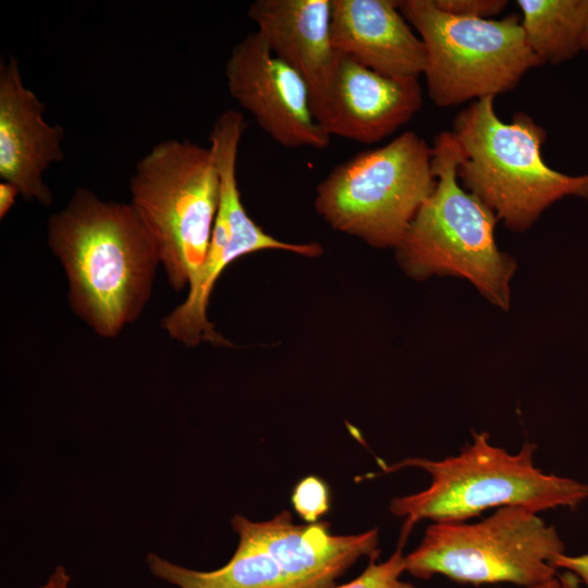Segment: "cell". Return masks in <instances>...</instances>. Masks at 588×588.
Returning a JSON list of instances; mask_svg holds the SVG:
<instances>
[{
  "label": "cell",
  "instance_id": "obj_1",
  "mask_svg": "<svg viewBox=\"0 0 588 588\" xmlns=\"http://www.w3.org/2000/svg\"><path fill=\"white\" fill-rule=\"evenodd\" d=\"M47 238L65 271L73 311L99 335L114 338L140 316L160 259L131 204L78 187L49 218Z\"/></svg>",
  "mask_w": 588,
  "mask_h": 588
},
{
  "label": "cell",
  "instance_id": "obj_2",
  "mask_svg": "<svg viewBox=\"0 0 588 588\" xmlns=\"http://www.w3.org/2000/svg\"><path fill=\"white\" fill-rule=\"evenodd\" d=\"M536 444L526 442L517 453L495 446L487 432H475L473 442L457 455L443 460L412 457L384 473L416 467L430 475L428 488L396 497L393 515L405 518L402 538L422 520L467 522L490 509L522 506L534 512L574 509L588 499V483L546 474L534 464Z\"/></svg>",
  "mask_w": 588,
  "mask_h": 588
},
{
  "label": "cell",
  "instance_id": "obj_3",
  "mask_svg": "<svg viewBox=\"0 0 588 588\" xmlns=\"http://www.w3.org/2000/svg\"><path fill=\"white\" fill-rule=\"evenodd\" d=\"M461 159L454 134L439 133L431 146L437 183L396 246L397 259L415 279L433 274L465 278L489 302L506 310L516 264L497 246L495 213L461 185L456 174Z\"/></svg>",
  "mask_w": 588,
  "mask_h": 588
},
{
  "label": "cell",
  "instance_id": "obj_4",
  "mask_svg": "<svg viewBox=\"0 0 588 588\" xmlns=\"http://www.w3.org/2000/svg\"><path fill=\"white\" fill-rule=\"evenodd\" d=\"M451 132L462 150L460 183L512 231L529 229L565 196L588 198V173L571 176L551 169L541 152L544 128L524 112L502 122L494 97L471 101Z\"/></svg>",
  "mask_w": 588,
  "mask_h": 588
},
{
  "label": "cell",
  "instance_id": "obj_5",
  "mask_svg": "<svg viewBox=\"0 0 588 588\" xmlns=\"http://www.w3.org/2000/svg\"><path fill=\"white\" fill-rule=\"evenodd\" d=\"M130 191L169 285L189 286L206 259L220 200L210 148L187 139L158 143L136 163Z\"/></svg>",
  "mask_w": 588,
  "mask_h": 588
},
{
  "label": "cell",
  "instance_id": "obj_6",
  "mask_svg": "<svg viewBox=\"0 0 588 588\" xmlns=\"http://www.w3.org/2000/svg\"><path fill=\"white\" fill-rule=\"evenodd\" d=\"M436 183L431 146L407 131L335 166L316 187L315 208L340 232L396 248Z\"/></svg>",
  "mask_w": 588,
  "mask_h": 588
},
{
  "label": "cell",
  "instance_id": "obj_7",
  "mask_svg": "<svg viewBox=\"0 0 588 588\" xmlns=\"http://www.w3.org/2000/svg\"><path fill=\"white\" fill-rule=\"evenodd\" d=\"M565 553L554 526L522 506L497 509L476 522L430 524L405 555V572L420 579L442 575L473 586H532L556 576L553 561Z\"/></svg>",
  "mask_w": 588,
  "mask_h": 588
},
{
  "label": "cell",
  "instance_id": "obj_8",
  "mask_svg": "<svg viewBox=\"0 0 588 588\" xmlns=\"http://www.w3.org/2000/svg\"><path fill=\"white\" fill-rule=\"evenodd\" d=\"M399 9L425 46L428 96L438 107L507 93L527 71L543 65L517 14L501 20L457 16L432 0H400Z\"/></svg>",
  "mask_w": 588,
  "mask_h": 588
},
{
  "label": "cell",
  "instance_id": "obj_9",
  "mask_svg": "<svg viewBox=\"0 0 588 588\" xmlns=\"http://www.w3.org/2000/svg\"><path fill=\"white\" fill-rule=\"evenodd\" d=\"M220 200L206 259L188 286L186 299L161 320L169 335L186 346L203 341L219 345L230 343L207 318V306L213 285L222 271L242 256L279 249L306 257L321 253L317 243H290L265 232L246 212L237 187L236 159L225 156L217 161Z\"/></svg>",
  "mask_w": 588,
  "mask_h": 588
},
{
  "label": "cell",
  "instance_id": "obj_10",
  "mask_svg": "<svg viewBox=\"0 0 588 588\" xmlns=\"http://www.w3.org/2000/svg\"><path fill=\"white\" fill-rule=\"evenodd\" d=\"M224 73L231 97L275 143L313 149L330 145L331 136L314 115L306 82L271 52L258 30L232 48Z\"/></svg>",
  "mask_w": 588,
  "mask_h": 588
},
{
  "label": "cell",
  "instance_id": "obj_11",
  "mask_svg": "<svg viewBox=\"0 0 588 588\" xmlns=\"http://www.w3.org/2000/svg\"><path fill=\"white\" fill-rule=\"evenodd\" d=\"M421 103L418 78L385 75L338 53L313 112L330 136L373 144L407 123Z\"/></svg>",
  "mask_w": 588,
  "mask_h": 588
},
{
  "label": "cell",
  "instance_id": "obj_12",
  "mask_svg": "<svg viewBox=\"0 0 588 588\" xmlns=\"http://www.w3.org/2000/svg\"><path fill=\"white\" fill-rule=\"evenodd\" d=\"M231 526L238 538L265 551L301 588H333L335 580L360 558L376 560L379 532L334 536L326 522L296 525L289 511L254 522L236 514Z\"/></svg>",
  "mask_w": 588,
  "mask_h": 588
},
{
  "label": "cell",
  "instance_id": "obj_13",
  "mask_svg": "<svg viewBox=\"0 0 588 588\" xmlns=\"http://www.w3.org/2000/svg\"><path fill=\"white\" fill-rule=\"evenodd\" d=\"M45 105L22 79L16 58L0 64V176L27 201L50 206L53 195L42 174L64 158L61 125L44 120Z\"/></svg>",
  "mask_w": 588,
  "mask_h": 588
},
{
  "label": "cell",
  "instance_id": "obj_14",
  "mask_svg": "<svg viewBox=\"0 0 588 588\" xmlns=\"http://www.w3.org/2000/svg\"><path fill=\"white\" fill-rule=\"evenodd\" d=\"M331 41L338 53L395 77L424 74L426 49L395 0H331Z\"/></svg>",
  "mask_w": 588,
  "mask_h": 588
},
{
  "label": "cell",
  "instance_id": "obj_15",
  "mask_svg": "<svg viewBox=\"0 0 588 588\" xmlns=\"http://www.w3.org/2000/svg\"><path fill=\"white\" fill-rule=\"evenodd\" d=\"M331 0H256L247 11L271 52L306 82L311 109L323 95L338 52L331 41Z\"/></svg>",
  "mask_w": 588,
  "mask_h": 588
},
{
  "label": "cell",
  "instance_id": "obj_16",
  "mask_svg": "<svg viewBox=\"0 0 588 588\" xmlns=\"http://www.w3.org/2000/svg\"><path fill=\"white\" fill-rule=\"evenodd\" d=\"M146 564L155 577L177 588H301L259 547L238 538L230 561L215 571H197L149 553Z\"/></svg>",
  "mask_w": 588,
  "mask_h": 588
},
{
  "label": "cell",
  "instance_id": "obj_17",
  "mask_svg": "<svg viewBox=\"0 0 588 588\" xmlns=\"http://www.w3.org/2000/svg\"><path fill=\"white\" fill-rule=\"evenodd\" d=\"M520 24L538 59L558 64L575 57L588 22V0H518Z\"/></svg>",
  "mask_w": 588,
  "mask_h": 588
},
{
  "label": "cell",
  "instance_id": "obj_18",
  "mask_svg": "<svg viewBox=\"0 0 588 588\" xmlns=\"http://www.w3.org/2000/svg\"><path fill=\"white\" fill-rule=\"evenodd\" d=\"M403 543L404 540H401L399 547L388 560L380 563H376V560L370 561L358 577L333 588H416L411 583L401 579L402 574L405 572Z\"/></svg>",
  "mask_w": 588,
  "mask_h": 588
},
{
  "label": "cell",
  "instance_id": "obj_19",
  "mask_svg": "<svg viewBox=\"0 0 588 588\" xmlns=\"http://www.w3.org/2000/svg\"><path fill=\"white\" fill-rule=\"evenodd\" d=\"M292 503L305 522L316 523L330 507L328 486L316 476L305 477L295 486Z\"/></svg>",
  "mask_w": 588,
  "mask_h": 588
},
{
  "label": "cell",
  "instance_id": "obj_20",
  "mask_svg": "<svg viewBox=\"0 0 588 588\" xmlns=\"http://www.w3.org/2000/svg\"><path fill=\"white\" fill-rule=\"evenodd\" d=\"M434 5L449 14L491 19L500 14L507 5L504 0H432Z\"/></svg>",
  "mask_w": 588,
  "mask_h": 588
},
{
  "label": "cell",
  "instance_id": "obj_21",
  "mask_svg": "<svg viewBox=\"0 0 588 588\" xmlns=\"http://www.w3.org/2000/svg\"><path fill=\"white\" fill-rule=\"evenodd\" d=\"M553 565L556 568H563L574 573L580 583L588 588V554L574 556L563 553L555 558Z\"/></svg>",
  "mask_w": 588,
  "mask_h": 588
},
{
  "label": "cell",
  "instance_id": "obj_22",
  "mask_svg": "<svg viewBox=\"0 0 588 588\" xmlns=\"http://www.w3.org/2000/svg\"><path fill=\"white\" fill-rule=\"evenodd\" d=\"M20 195L19 188L8 182L1 181L0 183V218L3 219L9 210L15 203L16 197Z\"/></svg>",
  "mask_w": 588,
  "mask_h": 588
},
{
  "label": "cell",
  "instance_id": "obj_23",
  "mask_svg": "<svg viewBox=\"0 0 588 588\" xmlns=\"http://www.w3.org/2000/svg\"><path fill=\"white\" fill-rule=\"evenodd\" d=\"M71 576L62 565L54 567L47 581L39 588H70Z\"/></svg>",
  "mask_w": 588,
  "mask_h": 588
},
{
  "label": "cell",
  "instance_id": "obj_24",
  "mask_svg": "<svg viewBox=\"0 0 588 588\" xmlns=\"http://www.w3.org/2000/svg\"><path fill=\"white\" fill-rule=\"evenodd\" d=\"M563 588H581L579 578L569 571L558 574Z\"/></svg>",
  "mask_w": 588,
  "mask_h": 588
},
{
  "label": "cell",
  "instance_id": "obj_25",
  "mask_svg": "<svg viewBox=\"0 0 588 588\" xmlns=\"http://www.w3.org/2000/svg\"><path fill=\"white\" fill-rule=\"evenodd\" d=\"M524 588H563V587L556 575L552 577L551 579H548L546 581H542L532 586L524 587Z\"/></svg>",
  "mask_w": 588,
  "mask_h": 588
},
{
  "label": "cell",
  "instance_id": "obj_26",
  "mask_svg": "<svg viewBox=\"0 0 588 588\" xmlns=\"http://www.w3.org/2000/svg\"><path fill=\"white\" fill-rule=\"evenodd\" d=\"M581 50H588V22L580 39Z\"/></svg>",
  "mask_w": 588,
  "mask_h": 588
}]
</instances>
